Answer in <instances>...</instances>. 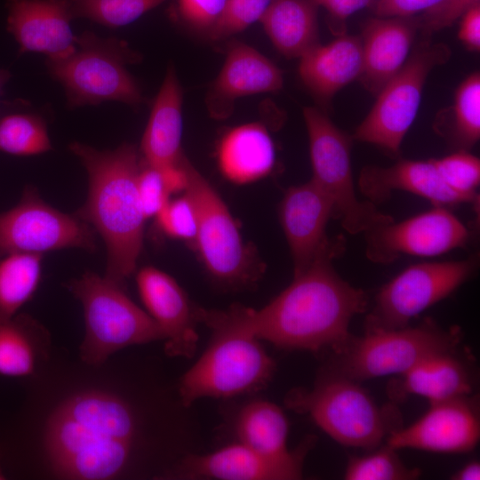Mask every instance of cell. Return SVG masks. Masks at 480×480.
Masks as SVG:
<instances>
[{
	"label": "cell",
	"mask_w": 480,
	"mask_h": 480,
	"mask_svg": "<svg viewBox=\"0 0 480 480\" xmlns=\"http://www.w3.org/2000/svg\"><path fill=\"white\" fill-rule=\"evenodd\" d=\"M288 432L289 422L283 409L262 399L242 406L234 421L236 442L271 457L291 452L287 446Z\"/></svg>",
	"instance_id": "f1b7e54d"
},
{
	"label": "cell",
	"mask_w": 480,
	"mask_h": 480,
	"mask_svg": "<svg viewBox=\"0 0 480 480\" xmlns=\"http://www.w3.org/2000/svg\"><path fill=\"white\" fill-rule=\"evenodd\" d=\"M363 69L360 37L340 34L318 44L300 58L299 75L316 100L325 107L342 88L359 79Z\"/></svg>",
	"instance_id": "603a6c76"
},
{
	"label": "cell",
	"mask_w": 480,
	"mask_h": 480,
	"mask_svg": "<svg viewBox=\"0 0 480 480\" xmlns=\"http://www.w3.org/2000/svg\"><path fill=\"white\" fill-rule=\"evenodd\" d=\"M271 0H228L223 13L209 35L213 41L228 38L260 20Z\"/></svg>",
	"instance_id": "74e56055"
},
{
	"label": "cell",
	"mask_w": 480,
	"mask_h": 480,
	"mask_svg": "<svg viewBox=\"0 0 480 480\" xmlns=\"http://www.w3.org/2000/svg\"><path fill=\"white\" fill-rule=\"evenodd\" d=\"M358 188L366 200L375 204L388 199L396 190L416 195L434 206L468 203L445 184L431 159H404L388 167L366 166L360 172Z\"/></svg>",
	"instance_id": "44dd1931"
},
{
	"label": "cell",
	"mask_w": 480,
	"mask_h": 480,
	"mask_svg": "<svg viewBox=\"0 0 480 480\" xmlns=\"http://www.w3.org/2000/svg\"><path fill=\"white\" fill-rule=\"evenodd\" d=\"M333 212L330 197L311 180L286 190L279 214L293 261V276L306 270L320 254L342 247L340 241L331 243L325 233Z\"/></svg>",
	"instance_id": "e0dca14e"
},
{
	"label": "cell",
	"mask_w": 480,
	"mask_h": 480,
	"mask_svg": "<svg viewBox=\"0 0 480 480\" xmlns=\"http://www.w3.org/2000/svg\"><path fill=\"white\" fill-rule=\"evenodd\" d=\"M452 480H479L480 463L478 460H472L465 464L450 477Z\"/></svg>",
	"instance_id": "ee69618b"
},
{
	"label": "cell",
	"mask_w": 480,
	"mask_h": 480,
	"mask_svg": "<svg viewBox=\"0 0 480 480\" xmlns=\"http://www.w3.org/2000/svg\"><path fill=\"white\" fill-rule=\"evenodd\" d=\"M217 160L221 173L233 183H249L267 176L276 161L267 127L251 123L230 129L219 142Z\"/></svg>",
	"instance_id": "484cf974"
},
{
	"label": "cell",
	"mask_w": 480,
	"mask_h": 480,
	"mask_svg": "<svg viewBox=\"0 0 480 480\" xmlns=\"http://www.w3.org/2000/svg\"><path fill=\"white\" fill-rule=\"evenodd\" d=\"M161 231L166 236L195 243L197 232V216L192 200L183 196L169 200L156 216Z\"/></svg>",
	"instance_id": "8d00e7d4"
},
{
	"label": "cell",
	"mask_w": 480,
	"mask_h": 480,
	"mask_svg": "<svg viewBox=\"0 0 480 480\" xmlns=\"http://www.w3.org/2000/svg\"><path fill=\"white\" fill-rule=\"evenodd\" d=\"M459 39L470 51L480 50V3L469 8L461 17Z\"/></svg>",
	"instance_id": "b9f144b4"
},
{
	"label": "cell",
	"mask_w": 480,
	"mask_h": 480,
	"mask_svg": "<svg viewBox=\"0 0 480 480\" xmlns=\"http://www.w3.org/2000/svg\"><path fill=\"white\" fill-rule=\"evenodd\" d=\"M67 248L93 251L94 229L74 213L45 203L34 187H26L17 204L0 212V258Z\"/></svg>",
	"instance_id": "4fadbf2b"
},
{
	"label": "cell",
	"mask_w": 480,
	"mask_h": 480,
	"mask_svg": "<svg viewBox=\"0 0 480 480\" xmlns=\"http://www.w3.org/2000/svg\"><path fill=\"white\" fill-rule=\"evenodd\" d=\"M455 350L430 356L393 379L388 386L391 399L400 401L418 395L430 403L474 394L475 380L469 366Z\"/></svg>",
	"instance_id": "cb8c5ba5"
},
{
	"label": "cell",
	"mask_w": 480,
	"mask_h": 480,
	"mask_svg": "<svg viewBox=\"0 0 480 480\" xmlns=\"http://www.w3.org/2000/svg\"><path fill=\"white\" fill-rule=\"evenodd\" d=\"M43 254L14 252L0 258V320L31 300L41 281Z\"/></svg>",
	"instance_id": "f546056e"
},
{
	"label": "cell",
	"mask_w": 480,
	"mask_h": 480,
	"mask_svg": "<svg viewBox=\"0 0 480 480\" xmlns=\"http://www.w3.org/2000/svg\"><path fill=\"white\" fill-rule=\"evenodd\" d=\"M68 148L84 166L89 183L86 201L74 214L103 238L108 252L105 276L124 287L142 249L146 220L137 190L139 150L130 143L99 150L74 141Z\"/></svg>",
	"instance_id": "3957f363"
},
{
	"label": "cell",
	"mask_w": 480,
	"mask_h": 480,
	"mask_svg": "<svg viewBox=\"0 0 480 480\" xmlns=\"http://www.w3.org/2000/svg\"><path fill=\"white\" fill-rule=\"evenodd\" d=\"M276 47L287 58H300L319 44L314 0H271L260 19Z\"/></svg>",
	"instance_id": "4316f807"
},
{
	"label": "cell",
	"mask_w": 480,
	"mask_h": 480,
	"mask_svg": "<svg viewBox=\"0 0 480 480\" xmlns=\"http://www.w3.org/2000/svg\"><path fill=\"white\" fill-rule=\"evenodd\" d=\"M142 438L133 404L104 390L75 393L45 422L43 444L52 473L61 479L109 480L124 475Z\"/></svg>",
	"instance_id": "7a4b0ae2"
},
{
	"label": "cell",
	"mask_w": 480,
	"mask_h": 480,
	"mask_svg": "<svg viewBox=\"0 0 480 480\" xmlns=\"http://www.w3.org/2000/svg\"><path fill=\"white\" fill-rule=\"evenodd\" d=\"M137 190L146 220L156 217L174 193L165 169L147 164L142 160L137 176Z\"/></svg>",
	"instance_id": "d590c367"
},
{
	"label": "cell",
	"mask_w": 480,
	"mask_h": 480,
	"mask_svg": "<svg viewBox=\"0 0 480 480\" xmlns=\"http://www.w3.org/2000/svg\"><path fill=\"white\" fill-rule=\"evenodd\" d=\"M228 0H176L175 18L207 37L220 20Z\"/></svg>",
	"instance_id": "f35d334b"
},
{
	"label": "cell",
	"mask_w": 480,
	"mask_h": 480,
	"mask_svg": "<svg viewBox=\"0 0 480 480\" xmlns=\"http://www.w3.org/2000/svg\"><path fill=\"white\" fill-rule=\"evenodd\" d=\"M417 26L407 18L376 17L364 27L361 40L363 69L358 80L372 93L403 67L416 35Z\"/></svg>",
	"instance_id": "7402d4cb"
},
{
	"label": "cell",
	"mask_w": 480,
	"mask_h": 480,
	"mask_svg": "<svg viewBox=\"0 0 480 480\" xmlns=\"http://www.w3.org/2000/svg\"><path fill=\"white\" fill-rule=\"evenodd\" d=\"M450 55L449 47L444 44L423 42L419 45L378 92L376 101L352 139L397 156L418 114L428 75Z\"/></svg>",
	"instance_id": "30bf717a"
},
{
	"label": "cell",
	"mask_w": 480,
	"mask_h": 480,
	"mask_svg": "<svg viewBox=\"0 0 480 480\" xmlns=\"http://www.w3.org/2000/svg\"><path fill=\"white\" fill-rule=\"evenodd\" d=\"M480 0H444L424 13L423 28L428 33L436 32L451 26Z\"/></svg>",
	"instance_id": "ab89813d"
},
{
	"label": "cell",
	"mask_w": 480,
	"mask_h": 480,
	"mask_svg": "<svg viewBox=\"0 0 480 480\" xmlns=\"http://www.w3.org/2000/svg\"><path fill=\"white\" fill-rule=\"evenodd\" d=\"M196 319L212 331V338L178 386L181 405L188 408L201 398H230L265 388L276 363L261 340L245 331L230 310L196 308Z\"/></svg>",
	"instance_id": "277c9868"
},
{
	"label": "cell",
	"mask_w": 480,
	"mask_h": 480,
	"mask_svg": "<svg viewBox=\"0 0 480 480\" xmlns=\"http://www.w3.org/2000/svg\"><path fill=\"white\" fill-rule=\"evenodd\" d=\"M396 449L385 444L372 453L350 457L344 472L345 480H414L421 476L419 468L407 467Z\"/></svg>",
	"instance_id": "1f68e13d"
},
{
	"label": "cell",
	"mask_w": 480,
	"mask_h": 480,
	"mask_svg": "<svg viewBox=\"0 0 480 480\" xmlns=\"http://www.w3.org/2000/svg\"><path fill=\"white\" fill-rule=\"evenodd\" d=\"M5 478H6L5 474L4 472V469H3L2 466H1V462H0V480L5 479Z\"/></svg>",
	"instance_id": "bcb514c9"
},
{
	"label": "cell",
	"mask_w": 480,
	"mask_h": 480,
	"mask_svg": "<svg viewBox=\"0 0 480 480\" xmlns=\"http://www.w3.org/2000/svg\"><path fill=\"white\" fill-rule=\"evenodd\" d=\"M316 443L307 436L285 456L271 457L239 443L208 453H188L162 476L176 480H298L303 476L304 460Z\"/></svg>",
	"instance_id": "5bb4252c"
},
{
	"label": "cell",
	"mask_w": 480,
	"mask_h": 480,
	"mask_svg": "<svg viewBox=\"0 0 480 480\" xmlns=\"http://www.w3.org/2000/svg\"><path fill=\"white\" fill-rule=\"evenodd\" d=\"M284 403L345 446L374 450L402 427L395 405L380 406L357 381L324 371L311 388L290 390Z\"/></svg>",
	"instance_id": "5b68a950"
},
{
	"label": "cell",
	"mask_w": 480,
	"mask_h": 480,
	"mask_svg": "<svg viewBox=\"0 0 480 480\" xmlns=\"http://www.w3.org/2000/svg\"><path fill=\"white\" fill-rule=\"evenodd\" d=\"M284 84L283 71L256 49L240 42H231L223 66L205 96L210 116L228 118L236 100L263 92H278Z\"/></svg>",
	"instance_id": "d6986e66"
},
{
	"label": "cell",
	"mask_w": 480,
	"mask_h": 480,
	"mask_svg": "<svg viewBox=\"0 0 480 480\" xmlns=\"http://www.w3.org/2000/svg\"><path fill=\"white\" fill-rule=\"evenodd\" d=\"M453 140L468 150L480 138V74L468 76L458 86L452 107Z\"/></svg>",
	"instance_id": "d6a6232c"
},
{
	"label": "cell",
	"mask_w": 480,
	"mask_h": 480,
	"mask_svg": "<svg viewBox=\"0 0 480 480\" xmlns=\"http://www.w3.org/2000/svg\"><path fill=\"white\" fill-rule=\"evenodd\" d=\"M317 5L324 7L338 20H345L355 12L365 8L372 0H314Z\"/></svg>",
	"instance_id": "7bdbcfd3"
},
{
	"label": "cell",
	"mask_w": 480,
	"mask_h": 480,
	"mask_svg": "<svg viewBox=\"0 0 480 480\" xmlns=\"http://www.w3.org/2000/svg\"><path fill=\"white\" fill-rule=\"evenodd\" d=\"M166 0H70L74 19L84 18L100 25H128Z\"/></svg>",
	"instance_id": "836d02e7"
},
{
	"label": "cell",
	"mask_w": 480,
	"mask_h": 480,
	"mask_svg": "<svg viewBox=\"0 0 480 480\" xmlns=\"http://www.w3.org/2000/svg\"><path fill=\"white\" fill-rule=\"evenodd\" d=\"M182 125V89L175 68L171 65L141 139V160L155 167L176 165L183 155Z\"/></svg>",
	"instance_id": "d4e9b609"
},
{
	"label": "cell",
	"mask_w": 480,
	"mask_h": 480,
	"mask_svg": "<svg viewBox=\"0 0 480 480\" xmlns=\"http://www.w3.org/2000/svg\"><path fill=\"white\" fill-rule=\"evenodd\" d=\"M50 334L27 314L0 320V375L10 378L31 376L46 358Z\"/></svg>",
	"instance_id": "83f0119b"
},
{
	"label": "cell",
	"mask_w": 480,
	"mask_h": 480,
	"mask_svg": "<svg viewBox=\"0 0 480 480\" xmlns=\"http://www.w3.org/2000/svg\"><path fill=\"white\" fill-rule=\"evenodd\" d=\"M445 184L465 197L468 203L476 204V188L480 182V160L468 150L459 151L438 159H431Z\"/></svg>",
	"instance_id": "e575fe53"
},
{
	"label": "cell",
	"mask_w": 480,
	"mask_h": 480,
	"mask_svg": "<svg viewBox=\"0 0 480 480\" xmlns=\"http://www.w3.org/2000/svg\"><path fill=\"white\" fill-rule=\"evenodd\" d=\"M312 166L311 180L333 204V218L351 235L366 233L394 220L356 193L351 166V138L316 107L303 108Z\"/></svg>",
	"instance_id": "9c48e42d"
},
{
	"label": "cell",
	"mask_w": 480,
	"mask_h": 480,
	"mask_svg": "<svg viewBox=\"0 0 480 480\" xmlns=\"http://www.w3.org/2000/svg\"><path fill=\"white\" fill-rule=\"evenodd\" d=\"M426 413L412 425L391 432L386 444L442 453L472 451L480 439L479 396H460L430 402Z\"/></svg>",
	"instance_id": "2e32d148"
},
{
	"label": "cell",
	"mask_w": 480,
	"mask_h": 480,
	"mask_svg": "<svg viewBox=\"0 0 480 480\" xmlns=\"http://www.w3.org/2000/svg\"><path fill=\"white\" fill-rule=\"evenodd\" d=\"M369 260L388 264L402 255L434 257L463 247L469 230L447 207L432 209L396 223L380 225L364 233Z\"/></svg>",
	"instance_id": "9a60e30c"
},
{
	"label": "cell",
	"mask_w": 480,
	"mask_h": 480,
	"mask_svg": "<svg viewBox=\"0 0 480 480\" xmlns=\"http://www.w3.org/2000/svg\"><path fill=\"white\" fill-rule=\"evenodd\" d=\"M7 29L20 52L62 59L76 49L70 0H7Z\"/></svg>",
	"instance_id": "ffe728a7"
},
{
	"label": "cell",
	"mask_w": 480,
	"mask_h": 480,
	"mask_svg": "<svg viewBox=\"0 0 480 480\" xmlns=\"http://www.w3.org/2000/svg\"><path fill=\"white\" fill-rule=\"evenodd\" d=\"M67 288L83 306L85 331L79 351L86 364L100 366L127 347L164 340L147 311L127 296L124 287L105 276L87 271Z\"/></svg>",
	"instance_id": "8992f818"
},
{
	"label": "cell",
	"mask_w": 480,
	"mask_h": 480,
	"mask_svg": "<svg viewBox=\"0 0 480 480\" xmlns=\"http://www.w3.org/2000/svg\"><path fill=\"white\" fill-rule=\"evenodd\" d=\"M10 76H11V74L9 71L0 68V95L2 93L4 84L7 83Z\"/></svg>",
	"instance_id": "f6af8a7d"
},
{
	"label": "cell",
	"mask_w": 480,
	"mask_h": 480,
	"mask_svg": "<svg viewBox=\"0 0 480 480\" xmlns=\"http://www.w3.org/2000/svg\"><path fill=\"white\" fill-rule=\"evenodd\" d=\"M140 55L117 38H102L92 31L76 36V49L68 56L47 60L49 73L66 91L68 104L76 108L116 100L139 107L144 98L126 68Z\"/></svg>",
	"instance_id": "ba28073f"
},
{
	"label": "cell",
	"mask_w": 480,
	"mask_h": 480,
	"mask_svg": "<svg viewBox=\"0 0 480 480\" xmlns=\"http://www.w3.org/2000/svg\"><path fill=\"white\" fill-rule=\"evenodd\" d=\"M461 332L444 329L431 319L416 326L364 332L332 351L324 372L355 381L400 375L423 359L457 348Z\"/></svg>",
	"instance_id": "52a82bcc"
},
{
	"label": "cell",
	"mask_w": 480,
	"mask_h": 480,
	"mask_svg": "<svg viewBox=\"0 0 480 480\" xmlns=\"http://www.w3.org/2000/svg\"><path fill=\"white\" fill-rule=\"evenodd\" d=\"M52 149L44 119L35 114L15 113L0 118V151L13 156H35Z\"/></svg>",
	"instance_id": "4dcf8cb0"
},
{
	"label": "cell",
	"mask_w": 480,
	"mask_h": 480,
	"mask_svg": "<svg viewBox=\"0 0 480 480\" xmlns=\"http://www.w3.org/2000/svg\"><path fill=\"white\" fill-rule=\"evenodd\" d=\"M444 0H377L374 12L378 17L408 18L428 12Z\"/></svg>",
	"instance_id": "60d3db41"
},
{
	"label": "cell",
	"mask_w": 480,
	"mask_h": 480,
	"mask_svg": "<svg viewBox=\"0 0 480 480\" xmlns=\"http://www.w3.org/2000/svg\"><path fill=\"white\" fill-rule=\"evenodd\" d=\"M476 258L411 265L384 284L367 315L364 332L409 325L427 308L454 292L473 275Z\"/></svg>",
	"instance_id": "8fae6325"
},
{
	"label": "cell",
	"mask_w": 480,
	"mask_h": 480,
	"mask_svg": "<svg viewBox=\"0 0 480 480\" xmlns=\"http://www.w3.org/2000/svg\"><path fill=\"white\" fill-rule=\"evenodd\" d=\"M342 247L320 254L260 309L232 305L237 323L260 340L283 349L334 351L352 336L353 317L366 311L368 296L345 281L332 260Z\"/></svg>",
	"instance_id": "6da1fadb"
},
{
	"label": "cell",
	"mask_w": 480,
	"mask_h": 480,
	"mask_svg": "<svg viewBox=\"0 0 480 480\" xmlns=\"http://www.w3.org/2000/svg\"><path fill=\"white\" fill-rule=\"evenodd\" d=\"M147 313L164 334V351L170 356L192 357L197 348L196 308L177 281L154 268H142L136 276Z\"/></svg>",
	"instance_id": "ac0fdd59"
},
{
	"label": "cell",
	"mask_w": 480,
	"mask_h": 480,
	"mask_svg": "<svg viewBox=\"0 0 480 480\" xmlns=\"http://www.w3.org/2000/svg\"><path fill=\"white\" fill-rule=\"evenodd\" d=\"M179 164L186 176L185 193L192 200L197 216L194 244L206 269L227 285L252 280L249 252L222 198L184 154Z\"/></svg>",
	"instance_id": "7c38bea8"
}]
</instances>
